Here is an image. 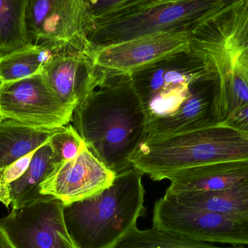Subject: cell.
Instances as JSON below:
<instances>
[{
    "label": "cell",
    "instance_id": "cell-8",
    "mask_svg": "<svg viewBox=\"0 0 248 248\" xmlns=\"http://www.w3.org/2000/svg\"><path fill=\"white\" fill-rule=\"evenodd\" d=\"M73 113L57 97L41 72L0 84V119L55 129L71 124Z\"/></svg>",
    "mask_w": 248,
    "mask_h": 248
},
{
    "label": "cell",
    "instance_id": "cell-20",
    "mask_svg": "<svg viewBox=\"0 0 248 248\" xmlns=\"http://www.w3.org/2000/svg\"><path fill=\"white\" fill-rule=\"evenodd\" d=\"M54 53L45 45L31 44L0 57V81H18L41 72L44 64Z\"/></svg>",
    "mask_w": 248,
    "mask_h": 248
},
{
    "label": "cell",
    "instance_id": "cell-13",
    "mask_svg": "<svg viewBox=\"0 0 248 248\" xmlns=\"http://www.w3.org/2000/svg\"><path fill=\"white\" fill-rule=\"evenodd\" d=\"M116 175L86 147L77 157L56 165L41 184L40 193L66 205L104 190Z\"/></svg>",
    "mask_w": 248,
    "mask_h": 248
},
{
    "label": "cell",
    "instance_id": "cell-3",
    "mask_svg": "<svg viewBox=\"0 0 248 248\" xmlns=\"http://www.w3.org/2000/svg\"><path fill=\"white\" fill-rule=\"evenodd\" d=\"M248 161V134L222 124L166 137L146 139L131 165L153 181L189 168Z\"/></svg>",
    "mask_w": 248,
    "mask_h": 248
},
{
    "label": "cell",
    "instance_id": "cell-26",
    "mask_svg": "<svg viewBox=\"0 0 248 248\" xmlns=\"http://www.w3.org/2000/svg\"><path fill=\"white\" fill-rule=\"evenodd\" d=\"M221 124L248 134V104L233 110Z\"/></svg>",
    "mask_w": 248,
    "mask_h": 248
},
{
    "label": "cell",
    "instance_id": "cell-22",
    "mask_svg": "<svg viewBox=\"0 0 248 248\" xmlns=\"http://www.w3.org/2000/svg\"><path fill=\"white\" fill-rule=\"evenodd\" d=\"M224 120L235 109L248 104V62L237 57L224 75Z\"/></svg>",
    "mask_w": 248,
    "mask_h": 248
},
{
    "label": "cell",
    "instance_id": "cell-25",
    "mask_svg": "<svg viewBox=\"0 0 248 248\" xmlns=\"http://www.w3.org/2000/svg\"><path fill=\"white\" fill-rule=\"evenodd\" d=\"M35 152L22 157L0 173V189L18 179L29 167Z\"/></svg>",
    "mask_w": 248,
    "mask_h": 248
},
{
    "label": "cell",
    "instance_id": "cell-12",
    "mask_svg": "<svg viewBox=\"0 0 248 248\" xmlns=\"http://www.w3.org/2000/svg\"><path fill=\"white\" fill-rule=\"evenodd\" d=\"M189 47V31L171 30L87 51L108 75H130Z\"/></svg>",
    "mask_w": 248,
    "mask_h": 248
},
{
    "label": "cell",
    "instance_id": "cell-14",
    "mask_svg": "<svg viewBox=\"0 0 248 248\" xmlns=\"http://www.w3.org/2000/svg\"><path fill=\"white\" fill-rule=\"evenodd\" d=\"M41 73L57 97L73 112L108 77L87 50L55 52Z\"/></svg>",
    "mask_w": 248,
    "mask_h": 248
},
{
    "label": "cell",
    "instance_id": "cell-17",
    "mask_svg": "<svg viewBox=\"0 0 248 248\" xmlns=\"http://www.w3.org/2000/svg\"><path fill=\"white\" fill-rule=\"evenodd\" d=\"M165 195L191 208L248 218V179L215 192H182Z\"/></svg>",
    "mask_w": 248,
    "mask_h": 248
},
{
    "label": "cell",
    "instance_id": "cell-24",
    "mask_svg": "<svg viewBox=\"0 0 248 248\" xmlns=\"http://www.w3.org/2000/svg\"><path fill=\"white\" fill-rule=\"evenodd\" d=\"M49 142L60 163L74 158L87 147L71 124L59 128L52 136Z\"/></svg>",
    "mask_w": 248,
    "mask_h": 248
},
{
    "label": "cell",
    "instance_id": "cell-6",
    "mask_svg": "<svg viewBox=\"0 0 248 248\" xmlns=\"http://www.w3.org/2000/svg\"><path fill=\"white\" fill-rule=\"evenodd\" d=\"M28 29L32 43L54 52L88 49L87 0H29Z\"/></svg>",
    "mask_w": 248,
    "mask_h": 248
},
{
    "label": "cell",
    "instance_id": "cell-5",
    "mask_svg": "<svg viewBox=\"0 0 248 248\" xmlns=\"http://www.w3.org/2000/svg\"><path fill=\"white\" fill-rule=\"evenodd\" d=\"M219 0H176L150 5L124 16L96 22L88 35V49L171 30H187L218 5Z\"/></svg>",
    "mask_w": 248,
    "mask_h": 248
},
{
    "label": "cell",
    "instance_id": "cell-9",
    "mask_svg": "<svg viewBox=\"0 0 248 248\" xmlns=\"http://www.w3.org/2000/svg\"><path fill=\"white\" fill-rule=\"evenodd\" d=\"M228 70H215L197 78L188 95L170 114L148 124L145 139L201 129L224 122V75Z\"/></svg>",
    "mask_w": 248,
    "mask_h": 248
},
{
    "label": "cell",
    "instance_id": "cell-29",
    "mask_svg": "<svg viewBox=\"0 0 248 248\" xmlns=\"http://www.w3.org/2000/svg\"><path fill=\"white\" fill-rule=\"evenodd\" d=\"M237 57H240V58H243L245 61H248V48L245 49L244 51H243Z\"/></svg>",
    "mask_w": 248,
    "mask_h": 248
},
{
    "label": "cell",
    "instance_id": "cell-31",
    "mask_svg": "<svg viewBox=\"0 0 248 248\" xmlns=\"http://www.w3.org/2000/svg\"><path fill=\"white\" fill-rule=\"evenodd\" d=\"M176 1V0H160V1H157L155 4H152V5H155V4H163V3L169 2V1Z\"/></svg>",
    "mask_w": 248,
    "mask_h": 248
},
{
    "label": "cell",
    "instance_id": "cell-27",
    "mask_svg": "<svg viewBox=\"0 0 248 248\" xmlns=\"http://www.w3.org/2000/svg\"><path fill=\"white\" fill-rule=\"evenodd\" d=\"M61 248H79L76 246L68 232L61 233Z\"/></svg>",
    "mask_w": 248,
    "mask_h": 248
},
{
    "label": "cell",
    "instance_id": "cell-15",
    "mask_svg": "<svg viewBox=\"0 0 248 248\" xmlns=\"http://www.w3.org/2000/svg\"><path fill=\"white\" fill-rule=\"evenodd\" d=\"M248 179V161L225 162L189 168L176 172L169 180L166 194L215 192Z\"/></svg>",
    "mask_w": 248,
    "mask_h": 248
},
{
    "label": "cell",
    "instance_id": "cell-4",
    "mask_svg": "<svg viewBox=\"0 0 248 248\" xmlns=\"http://www.w3.org/2000/svg\"><path fill=\"white\" fill-rule=\"evenodd\" d=\"M219 68H230L189 47L130 74L145 109L147 125L174 111L188 95L194 81Z\"/></svg>",
    "mask_w": 248,
    "mask_h": 248
},
{
    "label": "cell",
    "instance_id": "cell-28",
    "mask_svg": "<svg viewBox=\"0 0 248 248\" xmlns=\"http://www.w3.org/2000/svg\"><path fill=\"white\" fill-rule=\"evenodd\" d=\"M0 248H10L1 232H0Z\"/></svg>",
    "mask_w": 248,
    "mask_h": 248
},
{
    "label": "cell",
    "instance_id": "cell-16",
    "mask_svg": "<svg viewBox=\"0 0 248 248\" xmlns=\"http://www.w3.org/2000/svg\"><path fill=\"white\" fill-rule=\"evenodd\" d=\"M49 141L35 151L29 167L18 179L0 189V202L6 208H19L44 196L41 184L60 163Z\"/></svg>",
    "mask_w": 248,
    "mask_h": 248
},
{
    "label": "cell",
    "instance_id": "cell-32",
    "mask_svg": "<svg viewBox=\"0 0 248 248\" xmlns=\"http://www.w3.org/2000/svg\"><path fill=\"white\" fill-rule=\"evenodd\" d=\"M1 84V81H0V84Z\"/></svg>",
    "mask_w": 248,
    "mask_h": 248
},
{
    "label": "cell",
    "instance_id": "cell-10",
    "mask_svg": "<svg viewBox=\"0 0 248 248\" xmlns=\"http://www.w3.org/2000/svg\"><path fill=\"white\" fill-rule=\"evenodd\" d=\"M189 33L191 49L232 64L248 48V0L212 9Z\"/></svg>",
    "mask_w": 248,
    "mask_h": 248
},
{
    "label": "cell",
    "instance_id": "cell-23",
    "mask_svg": "<svg viewBox=\"0 0 248 248\" xmlns=\"http://www.w3.org/2000/svg\"><path fill=\"white\" fill-rule=\"evenodd\" d=\"M160 0H87L90 29L96 22L124 16Z\"/></svg>",
    "mask_w": 248,
    "mask_h": 248
},
{
    "label": "cell",
    "instance_id": "cell-21",
    "mask_svg": "<svg viewBox=\"0 0 248 248\" xmlns=\"http://www.w3.org/2000/svg\"><path fill=\"white\" fill-rule=\"evenodd\" d=\"M117 248H246L219 247L211 243L192 240L172 232L153 228L140 230L136 227Z\"/></svg>",
    "mask_w": 248,
    "mask_h": 248
},
{
    "label": "cell",
    "instance_id": "cell-18",
    "mask_svg": "<svg viewBox=\"0 0 248 248\" xmlns=\"http://www.w3.org/2000/svg\"><path fill=\"white\" fill-rule=\"evenodd\" d=\"M59 128L45 129L0 119V173L47 142Z\"/></svg>",
    "mask_w": 248,
    "mask_h": 248
},
{
    "label": "cell",
    "instance_id": "cell-2",
    "mask_svg": "<svg viewBox=\"0 0 248 248\" xmlns=\"http://www.w3.org/2000/svg\"><path fill=\"white\" fill-rule=\"evenodd\" d=\"M143 175L131 167L104 190L64 206L65 227L77 247L117 248L145 213Z\"/></svg>",
    "mask_w": 248,
    "mask_h": 248
},
{
    "label": "cell",
    "instance_id": "cell-11",
    "mask_svg": "<svg viewBox=\"0 0 248 248\" xmlns=\"http://www.w3.org/2000/svg\"><path fill=\"white\" fill-rule=\"evenodd\" d=\"M64 205L49 195L17 208L0 218V232L10 248H61V234L68 232Z\"/></svg>",
    "mask_w": 248,
    "mask_h": 248
},
{
    "label": "cell",
    "instance_id": "cell-7",
    "mask_svg": "<svg viewBox=\"0 0 248 248\" xmlns=\"http://www.w3.org/2000/svg\"><path fill=\"white\" fill-rule=\"evenodd\" d=\"M153 224L198 241L248 246V218L191 208L166 195L155 204Z\"/></svg>",
    "mask_w": 248,
    "mask_h": 248
},
{
    "label": "cell",
    "instance_id": "cell-30",
    "mask_svg": "<svg viewBox=\"0 0 248 248\" xmlns=\"http://www.w3.org/2000/svg\"><path fill=\"white\" fill-rule=\"evenodd\" d=\"M235 1V0H219V1H218V5L217 6V7H218V6L224 5V4H228V3L232 2V1Z\"/></svg>",
    "mask_w": 248,
    "mask_h": 248
},
{
    "label": "cell",
    "instance_id": "cell-1",
    "mask_svg": "<svg viewBox=\"0 0 248 248\" xmlns=\"http://www.w3.org/2000/svg\"><path fill=\"white\" fill-rule=\"evenodd\" d=\"M73 126L89 150L119 174L147 136V113L130 75H108L73 113Z\"/></svg>",
    "mask_w": 248,
    "mask_h": 248
},
{
    "label": "cell",
    "instance_id": "cell-19",
    "mask_svg": "<svg viewBox=\"0 0 248 248\" xmlns=\"http://www.w3.org/2000/svg\"><path fill=\"white\" fill-rule=\"evenodd\" d=\"M29 0H0V57L31 45L28 29Z\"/></svg>",
    "mask_w": 248,
    "mask_h": 248
}]
</instances>
